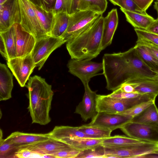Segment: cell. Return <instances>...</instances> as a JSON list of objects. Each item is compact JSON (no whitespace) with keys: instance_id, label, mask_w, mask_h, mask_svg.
<instances>
[{"instance_id":"obj_1","label":"cell","mask_w":158,"mask_h":158,"mask_svg":"<svg viewBox=\"0 0 158 158\" xmlns=\"http://www.w3.org/2000/svg\"><path fill=\"white\" fill-rule=\"evenodd\" d=\"M104 17L100 16L90 26L66 42L71 58L92 60L102 51Z\"/></svg>"},{"instance_id":"obj_2","label":"cell","mask_w":158,"mask_h":158,"mask_svg":"<svg viewBox=\"0 0 158 158\" xmlns=\"http://www.w3.org/2000/svg\"><path fill=\"white\" fill-rule=\"evenodd\" d=\"M28 81V109L32 123L46 125L51 121L49 113L54 95L52 86L37 75L30 77Z\"/></svg>"},{"instance_id":"obj_3","label":"cell","mask_w":158,"mask_h":158,"mask_svg":"<svg viewBox=\"0 0 158 158\" xmlns=\"http://www.w3.org/2000/svg\"><path fill=\"white\" fill-rule=\"evenodd\" d=\"M156 97L152 95L142 94L133 98H112L108 95L97 94L96 110L97 112L118 113L141 102L155 100Z\"/></svg>"},{"instance_id":"obj_4","label":"cell","mask_w":158,"mask_h":158,"mask_svg":"<svg viewBox=\"0 0 158 158\" xmlns=\"http://www.w3.org/2000/svg\"><path fill=\"white\" fill-rule=\"evenodd\" d=\"M104 147L105 158H140L145 155L158 153V142L147 141L141 144L124 147Z\"/></svg>"},{"instance_id":"obj_5","label":"cell","mask_w":158,"mask_h":158,"mask_svg":"<svg viewBox=\"0 0 158 158\" xmlns=\"http://www.w3.org/2000/svg\"><path fill=\"white\" fill-rule=\"evenodd\" d=\"M20 14L19 24L25 31L36 40L48 36L40 24L32 7L31 0H18Z\"/></svg>"},{"instance_id":"obj_6","label":"cell","mask_w":158,"mask_h":158,"mask_svg":"<svg viewBox=\"0 0 158 158\" xmlns=\"http://www.w3.org/2000/svg\"><path fill=\"white\" fill-rule=\"evenodd\" d=\"M102 15L89 10H78L69 15L67 28L61 38L66 43L90 26Z\"/></svg>"},{"instance_id":"obj_7","label":"cell","mask_w":158,"mask_h":158,"mask_svg":"<svg viewBox=\"0 0 158 158\" xmlns=\"http://www.w3.org/2000/svg\"><path fill=\"white\" fill-rule=\"evenodd\" d=\"M69 72L79 78L83 85L89 83L93 77L103 73H99L103 70L102 62H96L91 60H77L71 58L67 63Z\"/></svg>"},{"instance_id":"obj_8","label":"cell","mask_w":158,"mask_h":158,"mask_svg":"<svg viewBox=\"0 0 158 158\" xmlns=\"http://www.w3.org/2000/svg\"><path fill=\"white\" fill-rule=\"evenodd\" d=\"M61 38L51 35L36 40L31 55L36 67L40 70L50 54L56 49L65 43Z\"/></svg>"},{"instance_id":"obj_9","label":"cell","mask_w":158,"mask_h":158,"mask_svg":"<svg viewBox=\"0 0 158 158\" xmlns=\"http://www.w3.org/2000/svg\"><path fill=\"white\" fill-rule=\"evenodd\" d=\"M7 64L22 87L26 85L30 75L36 67L31 54L10 59L7 60Z\"/></svg>"},{"instance_id":"obj_10","label":"cell","mask_w":158,"mask_h":158,"mask_svg":"<svg viewBox=\"0 0 158 158\" xmlns=\"http://www.w3.org/2000/svg\"><path fill=\"white\" fill-rule=\"evenodd\" d=\"M120 129L128 137L144 141L158 142V126L131 121Z\"/></svg>"},{"instance_id":"obj_11","label":"cell","mask_w":158,"mask_h":158,"mask_svg":"<svg viewBox=\"0 0 158 158\" xmlns=\"http://www.w3.org/2000/svg\"><path fill=\"white\" fill-rule=\"evenodd\" d=\"M133 118L116 113L98 112L88 124L108 129L113 131L120 129Z\"/></svg>"},{"instance_id":"obj_12","label":"cell","mask_w":158,"mask_h":158,"mask_svg":"<svg viewBox=\"0 0 158 158\" xmlns=\"http://www.w3.org/2000/svg\"><path fill=\"white\" fill-rule=\"evenodd\" d=\"M20 21L18 0H8L0 6V32L7 30L14 24H19Z\"/></svg>"},{"instance_id":"obj_13","label":"cell","mask_w":158,"mask_h":158,"mask_svg":"<svg viewBox=\"0 0 158 158\" xmlns=\"http://www.w3.org/2000/svg\"><path fill=\"white\" fill-rule=\"evenodd\" d=\"M85 92L82 99L76 106L74 113L79 114L86 122L92 118L98 113L96 110L97 91H92L89 83L83 85Z\"/></svg>"},{"instance_id":"obj_14","label":"cell","mask_w":158,"mask_h":158,"mask_svg":"<svg viewBox=\"0 0 158 158\" xmlns=\"http://www.w3.org/2000/svg\"><path fill=\"white\" fill-rule=\"evenodd\" d=\"M125 52L129 66V77L127 82L137 77L156 78V74L143 63L137 54L134 47Z\"/></svg>"},{"instance_id":"obj_15","label":"cell","mask_w":158,"mask_h":158,"mask_svg":"<svg viewBox=\"0 0 158 158\" xmlns=\"http://www.w3.org/2000/svg\"><path fill=\"white\" fill-rule=\"evenodd\" d=\"M16 39L17 57L31 54L36 40L31 34L24 30L19 24H14Z\"/></svg>"},{"instance_id":"obj_16","label":"cell","mask_w":158,"mask_h":158,"mask_svg":"<svg viewBox=\"0 0 158 158\" xmlns=\"http://www.w3.org/2000/svg\"><path fill=\"white\" fill-rule=\"evenodd\" d=\"M69 146L67 143L50 137L48 139L27 146L22 148L27 149L43 156L44 158V155H53Z\"/></svg>"},{"instance_id":"obj_17","label":"cell","mask_w":158,"mask_h":158,"mask_svg":"<svg viewBox=\"0 0 158 158\" xmlns=\"http://www.w3.org/2000/svg\"><path fill=\"white\" fill-rule=\"evenodd\" d=\"M47 133H26L15 131L6 139L19 149L27 146L32 144L49 139Z\"/></svg>"},{"instance_id":"obj_18","label":"cell","mask_w":158,"mask_h":158,"mask_svg":"<svg viewBox=\"0 0 158 158\" xmlns=\"http://www.w3.org/2000/svg\"><path fill=\"white\" fill-rule=\"evenodd\" d=\"M118 19L116 9H113L104 17L102 42V50L110 45L118 27Z\"/></svg>"},{"instance_id":"obj_19","label":"cell","mask_w":158,"mask_h":158,"mask_svg":"<svg viewBox=\"0 0 158 158\" xmlns=\"http://www.w3.org/2000/svg\"><path fill=\"white\" fill-rule=\"evenodd\" d=\"M127 82L132 84L136 92L156 97L158 95V80L156 78L137 77Z\"/></svg>"},{"instance_id":"obj_20","label":"cell","mask_w":158,"mask_h":158,"mask_svg":"<svg viewBox=\"0 0 158 158\" xmlns=\"http://www.w3.org/2000/svg\"><path fill=\"white\" fill-rule=\"evenodd\" d=\"M13 87V75L7 66L0 63V101L11 98Z\"/></svg>"},{"instance_id":"obj_21","label":"cell","mask_w":158,"mask_h":158,"mask_svg":"<svg viewBox=\"0 0 158 158\" xmlns=\"http://www.w3.org/2000/svg\"><path fill=\"white\" fill-rule=\"evenodd\" d=\"M47 134L50 137L60 141L75 137L90 138L79 130V127L56 126Z\"/></svg>"},{"instance_id":"obj_22","label":"cell","mask_w":158,"mask_h":158,"mask_svg":"<svg viewBox=\"0 0 158 158\" xmlns=\"http://www.w3.org/2000/svg\"><path fill=\"white\" fill-rule=\"evenodd\" d=\"M52 22L50 35L61 38L68 24L69 15L63 12H52Z\"/></svg>"},{"instance_id":"obj_23","label":"cell","mask_w":158,"mask_h":158,"mask_svg":"<svg viewBox=\"0 0 158 158\" xmlns=\"http://www.w3.org/2000/svg\"><path fill=\"white\" fill-rule=\"evenodd\" d=\"M124 14L127 21L135 28L145 30L155 20L149 15L138 13L120 8Z\"/></svg>"},{"instance_id":"obj_24","label":"cell","mask_w":158,"mask_h":158,"mask_svg":"<svg viewBox=\"0 0 158 158\" xmlns=\"http://www.w3.org/2000/svg\"><path fill=\"white\" fill-rule=\"evenodd\" d=\"M103 139L75 137L61 141L80 151H83L102 144Z\"/></svg>"},{"instance_id":"obj_25","label":"cell","mask_w":158,"mask_h":158,"mask_svg":"<svg viewBox=\"0 0 158 158\" xmlns=\"http://www.w3.org/2000/svg\"><path fill=\"white\" fill-rule=\"evenodd\" d=\"M131 121L158 126V109L155 102L152 104L140 114L134 117Z\"/></svg>"},{"instance_id":"obj_26","label":"cell","mask_w":158,"mask_h":158,"mask_svg":"<svg viewBox=\"0 0 158 158\" xmlns=\"http://www.w3.org/2000/svg\"><path fill=\"white\" fill-rule=\"evenodd\" d=\"M146 142L128 136L117 135L103 139L102 144L104 146L122 147L141 144Z\"/></svg>"},{"instance_id":"obj_27","label":"cell","mask_w":158,"mask_h":158,"mask_svg":"<svg viewBox=\"0 0 158 158\" xmlns=\"http://www.w3.org/2000/svg\"><path fill=\"white\" fill-rule=\"evenodd\" d=\"M0 36L3 39L6 47L8 60L16 57V39L14 24L7 30L0 32Z\"/></svg>"},{"instance_id":"obj_28","label":"cell","mask_w":158,"mask_h":158,"mask_svg":"<svg viewBox=\"0 0 158 158\" xmlns=\"http://www.w3.org/2000/svg\"><path fill=\"white\" fill-rule=\"evenodd\" d=\"M138 55L152 72L158 73V59L144 46L136 44L134 46Z\"/></svg>"},{"instance_id":"obj_29","label":"cell","mask_w":158,"mask_h":158,"mask_svg":"<svg viewBox=\"0 0 158 158\" xmlns=\"http://www.w3.org/2000/svg\"><path fill=\"white\" fill-rule=\"evenodd\" d=\"M107 4L106 0H78L77 10L91 11L102 14L106 9Z\"/></svg>"},{"instance_id":"obj_30","label":"cell","mask_w":158,"mask_h":158,"mask_svg":"<svg viewBox=\"0 0 158 158\" xmlns=\"http://www.w3.org/2000/svg\"><path fill=\"white\" fill-rule=\"evenodd\" d=\"M79 130L89 137L97 139H104L111 136V130L99 127L89 125L79 127Z\"/></svg>"},{"instance_id":"obj_31","label":"cell","mask_w":158,"mask_h":158,"mask_svg":"<svg viewBox=\"0 0 158 158\" xmlns=\"http://www.w3.org/2000/svg\"><path fill=\"white\" fill-rule=\"evenodd\" d=\"M32 7L43 29L48 35H50L52 15L42 10L37 5L31 1Z\"/></svg>"},{"instance_id":"obj_32","label":"cell","mask_w":158,"mask_h":158,"mask_svg":"<svg viewBox=\"0 0 158 158\" xmlns=\"http://www.w3.org/2000/svg\"><path fill=\"white\" fill-rule=\"evenodd\" d=\"M78 0H56L55 6L52 12H65L70 15L78 10Z\"/></svg>"},{"instance_id":"obj_33","label":"cell","mask_w":158,"mask_h":158,"mask_svg":"<svg viewBox=\"0 0 158 158\" xmlns=\"http://www.w3.org/2000/svg\"><path fill=\"white\" fill-rule=\"evenodd\" d=\"M19 149L6 139L0 140V158H16Z\"/></svg>"},{"instance_id":"obj_34","label":"cell","mask_w":158,"mask_h":158,"mask_svg":"<svg viewBox=\"0 0 158 158\" xmlns=\"http://www.w3.org/2000/svg\"><path fill=\"white\" fill-rule=\"evenodd\" d=\"M104 158V146L102 144L83 151H81L76 158Z\"/></svg>"},{"instance_id":"obj_35","label":"cell","mask_w":158,"mask_h":158,"mask_svg":"<svg viewBox=\"0 0 158 158\" xmlns=\"http://www.w3.org/2000/svg\"><path fill=\"white\" fill-rule=\"evenodd\" d=\"M155 100H151L143 102L136 105L123 112L117 114L127 115L133 118L142 113L152 104L155 102Z\"/></svg>"},{"instance_id":"obj_36","label":"cell","mask_w":158,"mask_h":158,"mask_svg":"<svg viewBox=\"0 0 158 158\" xmlns=\"http://www.w3.org/2000/svg\"><path fill=\"white\" fill-rule=\"evenodd\" d=\"M118 6L120 8L136 13L147 15L146 11L141 9L132 0H117Z\"/></svg>"},{"instance_id":"obj_37","label":"cell","mask_w":158,"mask_h":158,"mask_svg":"<svg viewBox=\"0 0 158 158\" xmlns=\"http://www.w3.org/2000/svg\"><path fill=\"white\" fill-rule=\"evenodd\" d=\"M80 152L70 145L52 156L55 158H76Z\"/></svg>"},{"instance_id":"obj_38","label":"cell","mask_w":158,"mask_h":158,"mask_svg":"<svg viewBox=\"0 0 158 158\" xmlns=\"http://www.w3.org/2000/svg\"><path fill=\"white\" fill-rule=\"evenodd\" d=\"M138 38L143 39L158 46V35L145 30L135 28Z\"/></svg>"},{"instance_id":"obj_39","label":"cell","mask_w":158,"mask_h":158,"mask_svg":"<svg viewBox=\"0 0 158 158\" xmlns=\"http://www.w3.org/2000/svg\"><path fill=\"white\" fill-rule=\"evenodd\" d=\"M137 92L127 93L121 90L119 88L108 95L111 97L120 98H131L137 97L141 94Z\"/></svg>"},{"instance_id":"obj_40","label":"cell","mask_w":158,"mask_h":158,"mask_svg":"<svg viewBox=\"0 0 158 158\" xmlns=\"http://www.w3.org/2000/svg\"><path fill=\"white\" fill-rule=\"evenodd\" d=\"M56 0H37V5L43 11L51 13L53 10Z\"/></svg>"},{"instance_id":"obj_41","label":"cell","mask_w":158,"mask_h":158,"mask_svg":"<svg viewBox=\"0 0 158 158\" xmlns=\"http://www.w3.org/2000/svg\"><path fill=\"white\" fill-rule=\"evenodd\" d=\"M136 44L145 46L158 59V46L146 40L138 38Z\"/></svg>"},{"instance_id":"obj_42","label":"cell","mask_w":158,"mask_h":158,"mask_svg":"<svg viewBox=\"0 0 158 158\" xmlns=\"http://www.w3.org/2000/svg\"><path fill=\"white\" fill-rule=\"evenodd\" d=\"M16 158L42 157L43 156L26 148L19 149L15 154Z\"/></svg>"},{"instance_id":"obj_43","label":"cell","mask_w":158,"mask_h":158,"mask_svg":"<svg viewBox=\"0 0 158 158\" xmlns=\"http://www.w3.org/2000/svg\"><path fill=\"white\" fill-rule=\"evenodd\" d=\"M142 10L146 11L154 0H132Z\"/></svg>"},{"instance_id":"obj_44","label":"cell","mask_w":158,"mask_h":158,"mask_svg":"<svg viewBox=\"0 0 158 158\" xmlns=\"http://www.w3.org/2000/svg\"><path fill=\"white\" fill-rule=\"evenodd\" d=\"M119 88L122 91L127 93L136 92L133 85L129 82L123 83Z\"/></svg>"},{"instance_id":"obj_45","label":"cell","mask_w":158,"mask_h":158,"mask_svg":"<svg viewBox=\"0 0 158 158\" xmlns=\"http://www.w3.org/2000/svg\"><path fill=\"white\" fill-rule=\"evenodd\" d=\"M145 30L158 35V19H155Z\"/></svg>"},{"instance_id":"obj_46","label":"cell","mask_w":158,"mask_h":158,"mask_svg":"<svg viewBox=\"0 0 158 158\" xmlns=\"http://www.w3.org/2000/svg\"><path fill=\"white\" fill-rule=\"evenodd\" d=\"M0 52L2 56L7 61L8 57L6 47L3 39L0 36Z\"/></svg>"},{"instance_id":"obj_47","label":"cell","mask_w":158,"mask_h":158,"mask_svg":"<svg viewBox=\"0 0 158 158\" xmlns=\"http://www.w3.org/2000/svg\"><path fill=\"white\" fill-rule=\"evenodd\" d=\"M154 8L155 10H156L157 14H158V18L157 19H158V1H156L155 2L154 5Z\"/></svg>"},{"instance_id":"obj_48","label":"cell","mask_w":158,"mask_h":158,"mask_svg":"<svg viewBox=\"0 0 158 158\" xmlns=\"http://www.w3.org/2000/svg\"><path fill=\"white\" fill-rule=\"evenodd\" d=\"M114 5L118 6L117 0H109Z\"/></svg>"},{"instance_id":"obj_49","label":"cell","mask_w":158,"mask_h":158,"mask_svg":"<svg viewBox=\"0 0 158 158\" xmlns=\"http://www.w3.org/2000/svg\"><path fill=\"white\" fill-rule=\"evenodd\" d=\"M8 0H0V6L3 5Z\"/></svg>"},{"instance_id":"obj_50","label":"cell","mask_w":158,"mask_h":158,"mask_svg":"<svg viewBox=\"0 0 158 158\" xmlns=\"http://www.w3.org/2000/svg\"><path fill=\"white\" fill-rule=\"evenodd\" d=\"M0 140L2 139V137H3V133L1 129H0Z\"/></svg>"},{"instance_id":"obj_51","label":"cell","mask_w":158,"mask_h":158,"mask_svg":"<svg viewBox=\"0 0 158 158\" xmlns=\"http://www.w3.org/2000/svg\"><path fill=\"white\" fill-rule=\"evenodd\" d=\"M32 2L33 3H35V4L37 5V0H31Z\"/></svg>"},{"instance_id":"obj_52","label":"cell","mask_w":158,"mask_h":158,"mask_svg":"<svg viewBox=\"0 0 158 158\" xmlns=\"http://www.w3.org/2000/svg\"><path fill=\"white\" fill-rule=\"evenodd\" d=\"M156 79L158 80V73L156 74Z\"/></svg>"},{"instance_id":"obj_53","label":"cell","mask_w":158,"mask_h":158,"mask_svg":"<svg viewBox=\"0 0 158 158\" xmlns=\"http://www.w3.org/2000/svg\"><path fill=\"white\" fill-rule=\"evenodd\" d=\"M158 1V0H157Z\"/></svg>"}]
</instances>
